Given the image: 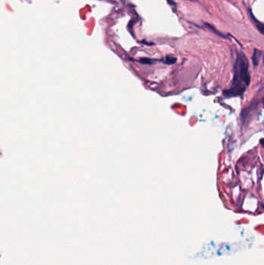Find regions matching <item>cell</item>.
<instances>
[{"instance_id": "cell-1", "label": "cell", "mask_w": 264, "mask_h": 265, "mask_svg": "<svg viewBox=\"0 0 264 265\" xmlns=\"http://www.w3.org/2000/svg\"><path fill=\"white\" fill-rule=\"evenodd\" d=\"M250 82L249 61L242 52L238 54L234 65L233 80L229 89L224 92L225 97L240 96L245 93Z\"/></svg>"}, {"instance_id": "cell-2", "label": "cell", "mask_w": 264, "mask_h": 265, "mask_svg": "<svg viewBox=\"0 0 264 265\" xmlns=\"http://www.w3.org/2000/svg\"><path fill=\"white\" fill-rule=\"evenodd\" d=\"M262 55H263V52H262L261 50L256 48L254 49L253 54H252V61L254 67H256L257 65H259V63H260V59H261Z\"/></svg>"}, {"instance_id": "cell-3", "label": "cell", "mask_w": 264, "mask_h": 265, "mask_svg": "<svg viewBox=\"0 0 264 265\" xmlns=\"http://www.w3.org/2000/svg\"><path fill=\"white\" fill-rule=\"evenodd\" d=\"M250 17H251V19H252V20H253V22L256 24V27L258 28V29L260 30V32L261 33V34H263V24H262V23H260L259 20H257L256 19V17L253 16V14H252L251 10L250 11Z\"/></svg>"}, {"instance_id": "cell-4", "label": "cell", "mask_w": 264, "mask_h": 265, "mask_svg": "<svg viewBox=\"0 0 264 265\" xmlns=\"http://www.w3.org/2000/svg\"><path fill=\"white\" fill-rule=\"evenodd\" d=\"M163 62L168 65H174V64H175L177 62V58L175 57H174V56L168 55L166 56V57H164V59L163 60Z\"/></svg>"}, {"instance_id": "cell-5", "label": "cell", "mask_w": 264, "mask_h": 265, "mask_svg": "<svg viewBox=\"0 0 264 265\" xmlns=\"http://www.w3.org/2000/svg\"><path fill=\"white\" fill-rule=\"evenodd\" d=\"M155 61H156V60H152V59L146 58V57L140 59V62H141L142 64H144V65H151Z\"/></svg>"}, {"instance_id": "cell-6", "label": "cell", "mask_w": 264, "mask_h": 265, "mask_svg": "<svg viewBox=\"0 0 264 265\" xmlns=\"http://www.w3.org/2000/svg\"><path fill=\"white\" fill-rule=\"evenodd\" d=\"M205 27H207L208 28H209V29H212V30L213 31L214 33H215V34H218V35H219V36H221V37H224V35H222V34H220V33L218 32L217 29H214V28L213 27H212V26H211L210 24H205Z\"/></svg>"}]
</instances>
